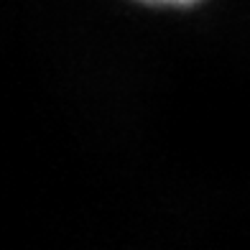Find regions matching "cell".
I'll return each mask as SVG.
<instances>
[{"instance_id": "1", "label": "cell", "mask_w": 250, "mask_h": 250, "mask_svg": "<svg viewBox=\"0 0 250 250\" xmlns=\"http://www.w3.org/2000/svg\"><path fill=\"white\" fill-rule=\"evenodd\" d=\"M141 3H156V5H191L197 0H141Z\"/></svg>"}]
</instances>
